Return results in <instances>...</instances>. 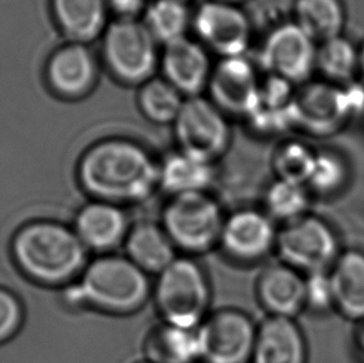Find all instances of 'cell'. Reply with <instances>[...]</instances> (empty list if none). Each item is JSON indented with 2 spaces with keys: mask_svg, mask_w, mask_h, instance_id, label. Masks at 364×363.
I'll return each mask as SVG.
<instances>
[{
  "mask_svg": "<svg viewBox=\"0 0 364 363\" xmlns=\"http://www.w3.org/2000/svg\"><path fill=\"white\" fill-rule=\"evenodd\" d=\"M138 363H152V362H149V361H147V359H144V361H142V362H138Z\"/></svg>",
  "mask_w": 364,
  "mask_h": 363,
  "instance_id": "obj_39",
  "label": "cell"
},
{
  "mask_svg": "<svg viewBox=\"0 0 364 363\" xmlns=\"http://www.w3.org/2000/svg\"><path fill=\"white\" fill-rule=\"evenodd\" d=\"M292 21L317 43L343 34L347 11L343 0H294Z\"/></svg>",
  "mask_w": 364,
  "mask_h": 363,
  "instance_id": "obj_26",
  "label": "cell"
},
{
  "mask_svg": "<svg viewBox=\"0 0 364 363\" xmlns=\"http://www.w3.org/2000/svg\"><path fill=\"white\" fill-rule=\"evenodd\" d=\"M348 177V167L340 153L316 152L315 162L306 186L318 194H332L341 189Z\"/></svg>",
  "mask_w": 364,
  "mask_h": 363,
  "instance_id": "obj_32",
  "label": "cell"
},
{
  "mask_svg": "<svg viewBox=\"0 0 364 363\" xmlns=\"http://www.w3.org/2000/svg\"><path fill=\"white\" fill-rule=\"evenodd\" d=\"M144 357L152 363H200L197 329L159 322L147 335Z\"/></svg>",
  "mask_w": 364,
  "mask_h": 363,
  "instance_id": "obj_25",
  "label": "cell"
},
{
  "mask_svg": "<svg viewBox=\"0 0 364 363\" xmlns=\"http://www.w3.org/2000/svg\"><path fill=\"white\" fill-rule=\"evenodd\" d=\"M152 300L162 322L198 329L212 304V285L203 266L193 256H179L156 276Z\"/></svg>",
  "mask_w": 364,
  "mask_h": 363,
  "instance_id": "obj_4",
  "label": "cell"
},
{
  "mask_svg": "<svg viewBox=\"0 0 364 363\" xmlns=\"http://www.w3.org/2000/svg\"><path fill=\"white\" fill-rule=\"evenodd\" d=\"M256 298L269 316L295 319L305 309V276L284 263L266 266L256 281Z\"/></svg>",
  "mask_w": 364,
  "mask_h": 363,
  "instance_id": "obj_18",
  "label": "cell"
},
{
  "mask_svg": "<svg viewBox=\"0 0 364 363\" xmlns=\"http://www.w3.org/2000/svg\"><path fill=\"white\" fill-rule=\"evenodd\" d=\"M139 111L154 125H173L182 110L186 98L162 76H154L138 88Z\"/></svg>",
  "mask_w": 364,
  "mask_h": 363,
  "instance_id": "obj_29",
  "label": "cell"
},
{
  "mask_svg": "<svg viewBox=\"0 0 364 363\" xmlns=\"http://www.w3.org/2000/svg\"><path fill=\"white\" fill-rule=\"evenodd\" d=\"M49 5L56 28L70 43L90 45L109 25L106 0H50Z\"/></svg>",
  "mask_w": 364,
  "mask_h": 363,
  "instance_id": "obj_19",
  "label": "cell"
},
{
  "mask_svg": "<svg viewBox=\"0 0 364 363\" xmlns=\"http://www.w3.org/2000/svg\"><path fill=\"white\" fill-rule=\"evenodd\" d=\"M197 331L200 363H251L257 325L242 310L212 311Z\"/></svg>",
  "mask_w": 364,
  "mask_h": 363,
  "instance_id": "obj_11",
  "label": "cell"
},
{
  "mask_svg": "<svg viewBox=\"0 0 364 363\" xmlns=\"http://www.w3.org/2000/svg\"><path fill=\"white\" fill-rule=\"evenodd\" d=\"M317 48L318 43L312 36L289 20L267 33L257 51V64L266 75L301 86L316 71Z\"/></svg>",
  "mask_w": 364,
  "mask_h": 363,
  "instance_id": "obj_9",
  "label": "cell"
},
{
  "mask_svg": "<svg viewBox=\"0 0 364 363\" xmlns=\"http://www.w3.org/2000/svg\"><path fill=\"white\" fill-rule=\"evenodd\" d=\"M251 363H307L305 335L295 319L267 316L257 325Z\"/></svg>",
  "mask_w": 364,
  "mask_h": 363,
  "instance_id": "obj_20",
  "label": "cell"
},
{
  "mask_svg": "<svg viewBox=\"0 0 364 363\" xmlns=\"http://www.w3.org/2000/svg\"><path fill=\"white\" fill-rule=\"evenodd\" d=\"M279 231L262 209L242 208L225 216L219 248L230 261L257 264L275 251Z\"/></svg>",
  "mask_w": 364,
  "mask_h": 363,
  "instance_id": "obj_12",
  "label": "cell"
},
{
  "mask_svg": "<svg viewBox=\"0 0 364 363\" xmlns=\"http://www.w3.org/2000/svg\"><path fill=\"white\" fill-rule=\"evenodd\" d=\"M142 21L161 48L188 36L193 13L186 0H151Z\"/></svg>",
  "mask_w": 364,
  "mask_h": 363,
  "instance_id": "obj_28",
  "label": "cell"
},
{
  "mask_svg": "<svg viewBox=\"0 0 364 363\" xmlns=\"http://www.w3.org/2000/svg\"><path fill=\"white\" fill-rule=\"evenodd\" d=\"M131 226L123 206L91 199L76 213L73 229L86 251L104 256L123 246Z\"/></svg>",
  "mask_w": 364,
  "mask_h": 363,
  "instance_id": "obj_17",
  "label": "cell"
},
{
  "mask_svg": "<svg viewBox=\"0 0 364 363\" xmlns=\"http://www.w3.org/2000/svg\"><path fill=\"white\" fill-rule=\"evenodd\" d=\"M275 251L281 263L307 275L328 271L340 256V246L327 221L305 216L284 224L277 234Z\"/></svg>",
  "mask_w": 364,
  "mask_h": 363,
  "instance_id": "obj_8",
  "label": "cell"
},
{
  "mask_svg": "<svg viewBox=\"0 0 364 363\" xmlns=\"http://www.w3.org/2000/svg\"><path fill=\"white\" fill-rule=\"evenodd\" d=\"M358 59H360V76L364 81V40L358 45Z\"/></svg>",
  "mask_w": 364,
  "mask_h": 363,
  "instance_id": "obj_37",
  "label": "cell"
},
{
  "mask_svg": "<svg viewBox=\"0 0 364 363\" xmlns=\"http://www.w3.org/2000/svg\"><path fill=\"white\" fill-rule=\"evenodd\" d=\"M24 321L20 300L9 290L0 288V344L11 339Z\"/></svg>",
  "mask_w": 364,
  "mask_h": 363,
  "instance_id": "obj_34",
  "label": "cell"
},
{
  "mask_svg": "<svg viewBox=\"0 0 364 363\" xmlns=\"http://www.w3.org/2000/svg\"><path fill=\"white\" fill-rule=\"evenodd\" d=\"M335 309L346 319L364 322V253H341L330 270Z\"/></svg>",
  "mask_w": 364,
  "mask_h": 363,
  "instance_id": "obj_24",
  "label": "cell"
},
{
  "mask_svg": "<svg viewBox=\"0 0 364 363\" xmlns=\"http://www.w3.org/2000/svg\"><path fill=\"white\" fill-rule=\"evenodd\" d=\"M215 179L214 163L178 149L159 162V189L171 196L207 193Z\"/></svg>",
  "mask_w": 364,
  "mask_h": 363,
  "instance_id": "obj_23",
  "label": "cell"
},
{
  "mask_svg": "<svg viewBox=\"0 0 364 363\" xmlns=\"http://www.w3.org/2000/svg\"><path fill=\"white\" fill-rule=\"evenodd\" d=\"M306 307L323 314L335 307V294L330 271H317L305 276Z\"/></svg>",
  "mask_w": 364,
  "mask_h": 363,
  "instance_id": "obj_33",
  "label": "cell"
},
{
  "mask_svg": "<svg viewBox=\"0 0 364 363\" xmlns=\"http://www.w3.org/2000/svg\"><path fill=\"white\" fill-rule=\"evenodd\" d=\"M173 128L178 149L207 162L222 157L232 142L227 115L202 95L186 98Z\"/></svg>",
  "mask_w": 364,
  "mask_h": 363,
  "instance_id": "obj_7",
  "label": "cell"
},
{
  "mask_svg": "<svg viewBox=\"0 0 364 363\" xmlns=\"http://www.w3.org/2000/svg\"><path fill=\"white\" fill-rule=\"evenodd\" d=\"M227 214L210 193L171 196L163 208L161 226L181 256H203L219 246Z\"/></svg>",
  "mask_w": 364,
  "mask_h": 363,
  "instance_id": "obj_5",
  "label": "cell"
},
{
  "mask_svg": "<svg viewBox=\"0 0 364 363\" xmlns=\"http://www.w3.org/2000/svg\"><path fill=\"white\" fill-rule=\"evenodd\" d=\"M355 344H357V349H358L360 357L364 359V325L362 326V329L360 330V332L357 334Z\"/></svg>",
  "mask_w": 364,
  "mask_h": 363,
  "instance_id": "obj_36",
  "label": "cell"
},
{
  "mask_svg": "<svg viewBox=\"0 0 364 363\" xmlns=\"http://www.w3.org/2000/svg\"><path fill=\"white\" fill-rule=\"evenodd\" d=\"M210 53L198 40L182 38L162 46V78L184 98L200 96L208 89L213 68Z\"/></svg>",
  "mask_w": 364,
  "mask_h": 363,
  "instance_id": "obj_16",
  "label": "cell"
},
{
  "mask_svg": "<svg viewBox=\"0 0 364 363\" xmlns=\"http://www.w3.org/2000/svg\"><path fill=\"white\" fill-rule=\"evenodd\" d=\"M101 53L106 69L117 83L139 88L156 76L161 45L142 20L119 18L102 35Z\"/></svg>",
  "mask_w": 364,
  "mask_h": 363,
  "instance_id": "obj_6",
  "label": "cell"
},
{
  "mask_svg": "<svg viewBox=\"0 0 364 363\" xmlns=\"http://www.w3.org/2000/svg\"><path fill=\"white\" fill-rule=\"evenodd\" d=\"M316 71L328 84L340 88L353 84L360 75L358 46L343 34L321 41L317 48Z\"/></svg>",
  "mask_w": 364,
  "mask_h": 363,
  "instance_id": "obj_27",
  "label": "cell"
},
{
  "mask_svg": "<svg viewBox=\"0 0 364 363\" xmlns=\"http://www.w3.org/2000/svg\"><path fill=\"white\" fill-rule=\"evenodd\" d=\"M76 177L91 199L124 208L141 204L159 189V162L129 138H104L81 154Z\"/></svg>",
  "mask_w": 364,
  "mask_h": 363,
  "instance_id": "obj_1",
  "label": "cell"
},
{
  "mask_svg": "<svg viewBox=\"0 0 364 363\" xmlns=\"http://www.w3.org/2000/svg\"><path fill=\"white\" fill-rule=\"evenodd\" d=\"M11 254L28 278L53 288L75 283L90 261L73 226L50 219L21 226L11 241Z\"/></svg>",
  "mask_w": 364,
  "mask_h": 363,
  "instance_id": "obj_2",
  "label": "cell"
},
{
  "mask_svg": "<svg viewBox=\"0 0 364 363\" xmlns=\"http://www.w3.org/2000/svg\"><path fill=\"white\" fill-rule=\"evenodd\" d=\"M296 86L285 80L266 75L261 80L260 93L256 105L245 120L250 130L259 136H276L294 127L292 103Z\"/></svg>",
  "mask_w": 364,
  "mask_h": 363,
  "instance_id": "obj_21",
  "label": "cell"
},
{
  "mask_svg": "<svg viewBox=\"0 0 364 363\" xmlns=\"http://www.w3.org/2000/svg\"><path fill=\"white\" fill-rule=\"evenodd\" d=\"M310 206L309 188L295 182L275 179L264 193V208L272 221L287 224L306 216Z\"/></svg>",
  "mask_w": 364,
  "mask_h": 363,
  "instance_id": "obj_30",
  "label": "cell"
},
{
  "mask_svg": "<svg viewBox=\"0 0 364 363\" xmlns=\"http://www.w3.org/2000/svg\"><path fill=\"white\" fill-rule=\"evenodd\" d=\"M123 248L124 256L149 276L161 274L179 256L161 223L153 221L133 224Z\"/></svg>",
  "mask_w": 364,
  "mask_h": 363,
  "instance_id": "obj_22",
  "label": "cell"
},
{
  "mask_svg": "<svg viewBox=\"0 0 364 363\" xmlns=\"http://www.w3.org/2000/svg\"><path fill=\"white\" fill-rule=\"evenodd\" d=\"M348 91L328 83H306L296 90L292 125L312 136H330L350 117Z\"/></svg>",
  "mask_w": 364,
  "mask_h": 363,
  "instance_id": "obj_13",
  "label": "cell"
},
{
  "mask_svg": "<svg viewBox=\"0 0 364 363\" xmlns=\"http://www.w3.org/2000/svg\"><path fill=\"white\" fill-rule=\"evenodd\" d=\"M109 11H114L123 19H138L143 14L151 0H106Z\"/></svg>",
  "mask_w": 364,
  "mask_h": 363,
  "instance_id": "obj_35",
  "label": "cell"
},
{
  "mask_svg": "<svg viewBox=\"0 0 364 363\" xmlns=\"http://www.w3.org/2000/svg\"><path fill=\"white\" fill-rule=\"evenodd\" d=\"M316 152L300 141H287L276 148L272 169L276 179L307 184L315 162Z\"/></svg>",
  "mask_w": 364,
  "mask_h": 363,
  "instance_id": "obj_31",
  "label": "cell"
},
{
  "mask_svg": "<svg viewBox=\"0 0 364 363\" xmlns=\"http://www.w3.org/2000/svg\"><path fill=\"white\" fill-rule=\"evenodd\" d=\"M259 70L246 56L220 59L208 85L209 100L227 116L245 118L260 93Z\"/></svg>",
  "mask_w": 364,
  "mask_h": 363,
  "instance_id": "obj_15",
  "label": "cell"
},
{
  "mask_svg": "<svg viewBox=\"0 0 364 363\" xmlns=\"http://www.w3.org/2000/svg\"><path fill=\"white\" fill-rule=\"evenodd\" d=\"M192 28L198 41L220 59L246 56L250 49L252 24L239 4L204 1L193 13Z\"/></svg>",
  "mask_w": 364,
  "mask_h": 363,
  "instance_id": "obj_10",
  "label": "cell"
},
{
  "mask_svg": "<svg viewBox=\"0 0 364 363\" xmlns=\"http://www.w3.org/2000/svg\"><path fill=\"white\" fill-rule=\"evenodd\" d=\"M223 1H228V3H232V4H242L246 0H223Z\"/></svg>",
  "mask_w": 364,
  "mask_h": 363,
  "instance_id": "obj_38",
  "label": "cell"
},
{
  "mask_svg": "<svg viewBox=\"0 0 364 363\" xmlns=\"http://www.w3.org/2000/svg\"><path fill=\"white\" fill-rule=\"evenodd\" d=\"M66 304L102 314H136L152 299L149 275L126 256L116 253L96 256L79 279L64 288Z\"/></svg>",
  "mask_w": 364,
  "mask_h": 363,
  "instance_id": "obj_3",
  "label": "cell"
},
{
  "mask_svg": "<svg viewBox=\"0 0 364 363\" xmlns=\"http://www.w3.org/2000/svg\"><path fill=\"white\" fill-rule=\"evenodd\" d=\"M44 79L56 98L75 101L89 96L99 80V61L89 45H61L45 63Z\"/></svg>",
  "mask_w": 364,
  "mask_h": 363,
  "instance_id": "obj_14",
  "label": "cell"
}]
</instances>
